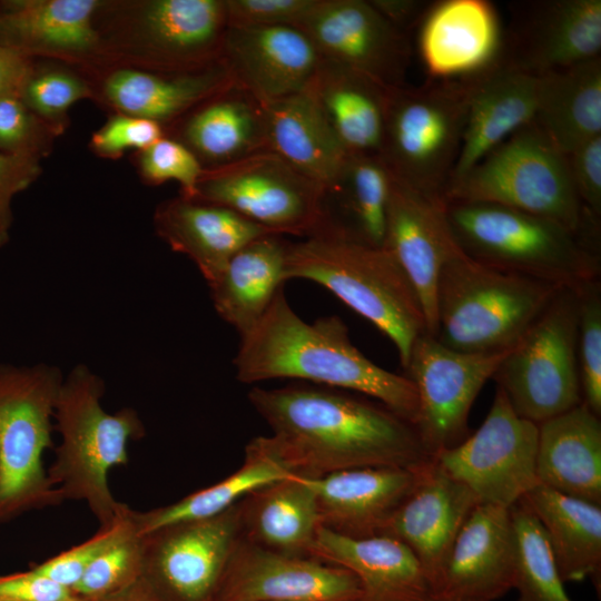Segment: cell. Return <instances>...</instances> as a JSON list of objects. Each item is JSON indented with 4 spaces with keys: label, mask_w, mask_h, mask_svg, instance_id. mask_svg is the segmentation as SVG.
Masks as SVG:
<instances>
[{
    "label": "cell",
    "mask_w": 601,
    "mask_h": 601,
    "mask_svg": "<svg viewBox=\"0 0 601 601\" xmlns=\"http://www.w3.org/2000/svg\"><path fill=\"white\" fill-rule=\"evenodd\" d=\"M536 449L538 424L518 415L496 386L481 426L433 459L463 483L479 503L510 509L539 485Z\"/></svg>",
    "instance_id": "cell-12"
},
{
    "label": "cell",
    "mask_w": 601,
    "mask_h": 601,
    "mask_svg": "<svg viewBox=\"0 0 601 601\" xmlns=\"http://www.w3.org/2000/svg\"><path fill=\"white\" fill-rule=\"evenodd\" d=\"M323 57L294 27H233L224 36L220 62L234 83L268 102L304 91Z\"/></svg>",
    "instance_id": "cell-20"
},
{
    "label": "cell",
    "mask_w": 601,
    "mask_h": 601,
    "mask_svg": "<svg viewBox=\"0 0 601 601\" xmlns=\"http://www.w3.org/2000/svg\"><path fill=\"white\" fill-rule=\"evenodd\" d=\"M96 0H13L0 3V45L23 52H83L98 41Z\"/></svg>",
    "instance_id": "cell-35"
},
{
    "label": "cell",
    "mask_w": 601,
    "mask_h": 601,
    "mask_svg": "<svg viewBox=\"0 0 601 601\" xmlns=\"http://www.w3.org/2000/svg\"><path fill=\"white\" fill-rule=\"evenodd\" d=\"M470 91V77L390 90L380 158L394 180L443 203L461 150Z\"/></svg>",
    "instance_id": "cell-8"
},
{
    "label": "cell",
    "mask_w": 601,
    "mask_h": 601,
    "mask_svg": "<svg viewBox=\"0 0 601 601\" xmlns=\"http://www.w3.org/2000/svg\"><path fill=\"white\" fill-rule=\"evenodd\" d=\"M142 578V542L135 531L100 554L71 591L81 601L107 600Z\"/></svg>",
    "instance_id": "cell-41"
},
{
    "label": "cell",
    "mask_w": 601,
    "mask_h": 601,
    "mask_svg": "<svg viewBox=\"0 0 601 601\" xmlns=\"http://www.w3.org/2000/svg\"><path fill=\"white\" fill-rule=\"evenodd\" d=\"M267 150L328 189L349 155L307 91L262 102Z\"/></svg>",
    "instance_id": "cell-31"
},
{
    "label": "cell",
    "mask_w": 601,
    "mask_h": 601,
    "mask_svg": "<svg viewBox=\"0 0 601 601\" xmlns=\"http://www.w3.org/2000/svg\"><path fill=\"white\" fill-rule=\"evenodd\" d=\"M243 538L264 549L308 556L318 529L315 491L295 474L258 487L242 500Z\"/></svg>",
    "instance_id": "cell-34"
},
{
    "label": "cell",
    "mask_w": 601,
    "mask_h": 601,
    "mask_svg": "<svg viewBox=\"0 0 601 601\" xmlns=\"http://www.w3.org/2000/svg\"><path fill=\"white\" fill-rule=\"evenodd\" d=\"M308 556L351 571L359 581L362 601H434L418 560L395 538H352L319 525Z\"/></svg>",
    "instance_id": "cell-25"
},
{
    "label": "cell",
    "mask_w": 601,
    "mask_h": 601,
    "mask_svg": "<svg viewBox=\"0 0 601 601\" xmlns=\"http://www.w3.org/2000/svg\"><path fill=\"white\" fill-rule=\"evenodd\" d=\"M71 589L33 570L0 577V601H78Z\"/></svg>",
    "instance_id": "cell-51"
},
{
    "label": "cell",
    "mask_w": 601,
    "mask_h": 601,
    "mask_svg": "<svg viewBox=\"0 0 601 601\" xmlns=\"http://www.w3.org/2000/svg\"><path fill=\"white\" fill-rule=\"evenodd\" d=\"M561 287L487 266L461 252L440 273L433 336L462 353L510 351Z\"/></svg>",
    "instance_id": "cell-6"
},
{
    "label": "cell",
    "mask_w": 601,
    "mask_h": 601,
    "mask_svg": "<svg viewBox=\"0 0 601 601\" xmlns=\"http://www.w3.org/2000/svg\"><path fill=\"white\" fill-rule=\"evenodd\" d=\"M444 213L479 263L571 288L600 278V244L555 220L490 203H444Z\"/></svg>",
    "instance_id": "cell-5"
},
{
    "label": "cell",
    "mask_w": 601,
    "mask_h": 601,
    "mask_svg": "<svg viewBox=\"0 0 601 601\" xmlns=\"http://www.w3.org/2000/svg\"><path fill=\"white\" fill-rule=\"evenodd\" d=\"M90 96L87 85L62 71H32L20 98L39 118L57 119L70 106Z\"/></svg>",
    "instance_id": "cell-45"
},
{
    "label": "cell",
    "mask_w": 601,
    "mask_h": 601,
    "mask_svg": "<svg viewBox=\"0 0 601 601\" xmlns=\"http://www.w3.org/2000/svg\"><path fill=\"white\" fill-rule=\"evenodd\" d=\"M516 541L510 510L477 503L433 588L434 601H495L513 590Z\"/></svg>",
    "instance_id": "cell-18"
},
{
    "label": "cell",
    "mask_w": 601,
    "mask_h": 601,
    "mask_svg": "<svg viewBox=\"0 0 601 601\" xmlns=\"http://www.w3.org/2000/svg\"><path fill=\"white\" fill-rule=\"evenodd\" d=\"M538 519L565 582L601 589V505L536 485L521 499Z\"/></svg>",
    "instance_id": "cell-33"
},
{
    "label": "cell",
    "mask_w": 601,
    "mask_h": 601,
    "mask_svg": "<svg viewBox=\"0 0 601 601\" xmlns=\"http://www.w3.org/2000/svg\"><path fill=\"white\" fill-rule=\"evenodd\" d=\"M383 247L414 288L425 316L426 332L433 336L440 273L462 252L450 229L444 204L393 179Z\"/></svg>",
    "instance_id": "cell-19"
},
{
    "label": "cell",
    "mask_w": 601,
    "mask_h": 601,
    "mask_svg": "<svg viewBox=\"0 0 601 601\" xmlns=\"http://www.w3.org/2000/svg\"><path fill=\"white\" fill-rule=\"evenodd\" d=\"M227 27L224 0L149 1L140 17L146 47L170 72L218 63Z\"/></svg>",
    "instance_id": "cell-26"
},
{
    "label": "cell",
    "mask_w": 601,
    "mask_h": 601,
    "mask_svg": "<svg viewBox=\"0 0 601 601\" xmlns=\"http://www.w3.org/2000/svg\"><path fill=\"white\" fill-rule=\"evenodd\" d=\"M285 277L322 285L370 321L393 342L403 368L416 338L427 333L418 297L394 257L327 216L303 240L288 244Z\"/></svg>",
    "instance_id": "cell-3"
},
{
    "label": "cell",
    "mask_w": 601,
    "mask_h": 601,
    "mask_svg": "<svg viewBox=\"0 0 601 601\" xmlns=\"http://www.w3.org/2000/svg\"><path fill=\"white\" fill-rule=\"evenodd\" d=\"M509 352L462 353L428 333L416 338L404 371L418 398L414 426L432 456L469 436L471 407Z\"/></svg>",
    "instance_id": "cell-14"
},
{
    "label": "cell",
    "mask_w": 601,
    "mask_h": 601,
    "mask_svg": "<svg viewBox=\"0 0 601 601\" xmlns=\"http://www.w3.org/2000/svg\"><path fill=\"white\" fill-rule=\"evenodd\" d=\"M48 147V127L20 97L0 98V151L40 158Z\"/></svg>",
    "instance_id": "cell-46"
},
{
    "label": "cell",
    "mask_w": 601,
    "mask_h": 601,
    "mask_svg": "<svg viewBox=\"0 0 601 601\" xmlns=\"http://www.w3.org/2000/svg\"><path fill=\"white\" fill-rule=\"evenodd\" d=\"M579 295L561 287L493 375L518 415L535 424L582 403Z\"/></svg>",
    "instance_id": "cell-10"
},
{
    "label": "cell",
    "mask_w": 601,
    "mask_h": 601,
    "mask_svg": "<svg viewBox=\"0 0 601 601\" xmlns=\"http://www.w3.org/2000/svg\"><path fill=\"white\" fill-rule=\"evenodd\" d=\"M190 111L177 140L193 151L204 169L267 150L262 102L236 83Z\"/></svg>",
    "instance_id": "cell-29"
},
{
    "label": "cell",
    "mask_w": 601,
    "mask_h": 601,
    "mask_svg": "<svg viewBox=\"0 0 601 601\" xmlns=\"http://www.w3.org/2000/svg\"><path fill=\"white\" fill-rule=\"evenodd\" d=\"M392 181L378 156H349L336 181L326 189V199H335L345 217L333 221L356 238L382 247Z\"/></svg>",
    "instance_id": "cell-39"
},
{
    "label": "cell",
    "mask_w": 601,
    "mask_h": 601,
    "mask_svg": "<svg viewBox=\"0 0 601 601\" xmlns=\"http://www.w3.org/2000/svg\"><path fill=\"white\" fill-rule=\"evenodd\" d=\"M326 189L264 150L204 169L195 200L223 206L277 235L306 237L325 219Z\"/></svg>",
    "instance_id": "cell-11"
},
{
    "label": "cell",
    "mask_w": 601,
    "mask_h": 601,
    "mask_svg": "<svg viewBox=\"0 0 601 601\" xmlns=\"http://www.w3.org/2000/svg\"><path fill=\"white\" fill-rule=\"evenodd\" d=\"M248 400L272 430L260 436L292 473L319 477L357 467L417 469L433 456L415 426L381 403L325 386L254 387Z\"/></svg>",
    "instance_id": "cell-1"
},
{
    "label": "cell",
    "mask_w": 601,
    "mask_h": 601,
    "mask_svg": "<svg viewBox=\"0 0 601 601\" xmlns=\"http://www.w3.org/2000/svg\"><path fill=\"white\" fill-rule=\"evenodd\" d=\"M509 510L516 541L513 589L518 591V601H573L564 589V581L535 515L522 500Z\"/></svg>",
    "instance_id": "cell-40"
},
{
    "label": "cell",
    "mask_w": 601,
    "mask_h": 601,
    "mask_svg": "<svg viewBox=\"0 0 601 601\" xmlns=\"http://www.w3.org/2000/svg\"><path fill=\"white\" fill-rule=\"evenodd\" d=\"M417 29V49L430 80L484 71L502 49L504 29L487 0L434 1Z\"/></svg>",
    "instance_id": "cell-21"
},
{
    "label": "cell",
    "mask_w": 601,
    "mask_h": 601,
    "mask_svg": "<svg viewBox=\"0 0 601 601\" xmlns=\"http://www.w3.org/2000/svg\"><path fill=\"white\" fill-rule=\"evenodd\" d=\"M509 7L497 63L543 77L600 57V0L518 1Z\"/></svg>",
    "instance_id": "cell-15"
},
{
    "label": "cell",
    "mask_w": 601,
    "mask_h": 601,
    "mask_svg": "<svg viewBox=\"0 0 601 601\" xmlns=\"http://www.w3.org/2000/svg\"><path fill=\"white\" fill-rule=\"evenodd\" d=\"M288 244L282 235L262 236L238 250L208 284L215 311L240 337L259 322L287 282Z\"/></svg>",
    "instance_id": "cell-32"
},
{
    "label": "cell",
    "mask_w": 601,
    "mask_h": 601,
    "mask_svg": "<svg viewBox=\"0 0 601 601\" xmlns=\"http://www.w3.org/2000/svg\"><path fill=\"white\" fill-rule=\"evenodd\" d=\"M40 175L39 158L0 151V247L9 239L12 198Z\"/></svg>",
    "instance_id": "cell-50"
},
{
    "label": "cell",
    "mask_w": 601,
    "mask_h": 601,
    "mask_svg": "<svg viewBox=\"0 0 601 601\" xmlns=\"http://www.w3.org/2000/svg\"><path fill=\"white\" fill-rule=\"evenodd\" d=\"M534 122L564 155L601 135V57L540 77Z\"/></svg>",
    "instance_id": "cell-37"
},
{
    "label": "cell",
    "mask_w": 601,
    "mask_h": 601,
    "mask_svg": "<svg viewBox=\"0 0 601 601\" xmlns=\"http://www.w3.org/2000/svg\"><path fill=\"white\" fill-rule=\"evenodd\" d=\"M155 224L158 235L173 250L189 257L207 284L244 246L275 234L231 209L184 197L164 203Z\"/></svg>",
    "instance_id": "cell-27"
},
{
    "label": "cell",
    "mask_w": 601,
    "mask_h": 601,
    "mask_svg": "<svg viewBox=\"0 0 601 601\" xmlns=\"http://www.w3.org/2000/svg\"><path fill=\"white\" fill-rule=\"evenodd\" d=\"M477 503L463 483L432 459L381 535L395 538L411 549L433 592L452 544Z\"/></svg>",
    "instance_id": "cell-22"
},
{
    "label": "cell",
    "mask_w": 601,
    "mask_h": 601,
    "mask_svg": "<svg viewBox=\"0 0 601 601\" xmlns=\"http://www.w3.org/2000/svg\"><path fill=\"white\" fill-rule=\"evenodd\" d=\"M423 466L357 467L308 477L319 524L352 538L381 535L414 489Z\"/></svg>",
    "instance_id": "cell-23"
},
{
    "label": "cell",
    "mask_w": 601,
    "mask_h": 601,
    "mask_svg": "<svg viewBox=\"0 0 601 601\" xmlns=\"http://www.w3.org/2000/svg\"><path fill=\"white\" fill-rule=\"evenodd\" d=\"M390 90L325 59L305 89L349 156L378 157Z\"/></svg>",
    "instance_id": "cell-30"
},
{
    "label": "cell",
    "mask_w": 601,
    "mask_h": 601,
    "mask_svg": "<svg viewBox=\"0 0 601 601\" xmlns=\"http://www.w3.org/2000/svg\"><path fill=\"white\" fill-rule=\"evenodd\" d=\"M162 138L159 122L118 115L110 118L91 138V147L102 157L115 158L128 149L144 150Z\"/></svg>",
    "instance_id": "cell-48"
},
{
    "label": "cell",
    "mask_w": 601,
    "mask_h": 601,
    "mask_svg": "<svg viewBox=\"0 0 601 601\" xmlns=\"http://www.w3.org/2000/svg\"><path fill=\"white\" fill-rule=\"evenodd\" d=\"M62 381L47 364L0 366V522L65 501L42 465Z\"/></svg>",
    "instance_id": "cell-9"
},
{
    "label": "cell",
    "mask_w": 601,
    "mask_h": 601,
    "mask_svg": "<svg viewBox=\"0 0 601 601\" xmlns=\"http://www.w3.org/2000/svg\"><path fill=\"white\" fill-rule=\"evenodd\" d=\"M374 8L396 29L408 36L417 28L432 2L418 0H370Z\"/></svg>",
    "instance_id": "cell-53"
},
{
    "label": "cell",
    "mask_w": 601,
    "mask_h": 601,
    "mask_svg": "<svg viewBox=\"0 0 601 601\" xmlns=\"http://www.w3.org/2000/svg\"><path fill=\"white\" fill-rule=\"evenodd\" d=\"M104 393L102 378L83 364L63 378L53 413L61 443L47 471L63 500L86 502L99 529L111 526L129 508L114 497L108 472L128 463V442L146 433L134 408L107 413L100 404Z\"/></svg>",
    "instance_id": "cell-4"
},
{
    "label": "cell",
    "mask_w": 601,
    "mask_h": 601,
    "mask_svg": "<svg viewBox=\"0 0 601 601\" xmlns=\"http://www.w3.org/2000/svg\"><path fill=\"white\" fill-rule=\"evenodd\" d=\"M295 475L264 445L262 437L245 447L244 462L224 480L194 492L181 500L146 512H132L136 531L147 534L161 526L215 516L238 503L250 492Z\"/></svg>",
    "instance_id": "cell-38"
},
{
    "label": "cell",
    "mask_w": 601,
    "mask_h": 601,
    "mask_svg": "<svg viewBox=\"0 0 601 601\" xmlns=\"http://www.w3.org/2000/svg\"><path fill=\"white\" fill-rule=\"evenodd\" d=\"M32 71L30 56L0 45V98L20 97Z\"/></svg>",
    "instance_id": "cell-52"
},
{
    "label": "cell",
    "mask_w": 601,
    "mask_h": 601,
    "mask_svg": "<svg viewBox=\"0 0 601 601\" xmlns=\"http://www.w3.org/2000/svg\"><path fill=\"white\" fill-rule=\"evenodd\" d=\"M78 601H81V600H78Z\"/></svg>",
    "instance_id": "cell-54"
},
{
    "label": "cell",
    "mask_w": 601,
    "mask_h": 601,
    "mask_svg": "<svg viewBox=\"0 0 601 601\" xmlns=\"http://www.w3.org/2000/svg\"><path fill=\"white\" fill-rule=\"evenodd\" d=\"M579 295L578 359L582 403L601 416V282L577 287Z\"/></svg>",
    "instance_id": "cell-42"
},
{
    "label": "cell",
    "mask_w": 601,
    "mask_h": 601,
    "mask_svg": "<svg viewBox=\"0 0 601 601\" xmlns=\"http://www.w3.org/2000/svg\"><path fill=\"white\" fill-rule=\"evenodd\" d=\"M231 83L219 61L205 69L167 75L121 69L107 79L105 92L125 115L160 124L185 115Z\"/></svg>",
    "instance_id": "cell-36"
},
{
    "label": "cell",
    "mask_w": 601,
    "mask_h": 601,
    "mask_svg": "<svg viewBox=\"0 0 601 601\" xmlns=\"http://www.w3.org/2000/svg\"><path fill=\"white\" fill-rule=\"evenodd\" d=\"M539 484L601 505V421L583 403L538 424Z\"/></svg>",
    "instance_id": "cell-28"
},
{
    "label": "cell",
    "mask_w": 601,
    "mask_h": 601,
    "mask_svg": "<svg viewBox=\"0 0 601 601\" xmlns=\"http://www.w3.org/2000/svg\"><path fill=\"white\" fill-rule=\"evenodd\" d=\"M214 601H362L348 570L311 556L238 543Z\"/></svg>",
    "instance_id": "cell-17"
},
{
    "label": "cell",
    "mask_w": 601,
    "mask_h": 601,
    "mask_svg": "<svg viewBox=\"0 0 601 601\" xmlns=\"http://www.w3.org/2000/svg\"><path fill=\"white\" fill-rule=\"evenodd\" d=\"M579 199L590 216L601 223V135L568 155Z\"/></svg>",
    "instance_id": "cell-49"
},
{
    "label": "cell",
    "mask_w": 601,
    "mask_h": 601,
    "mask_svg": "<svg viewBox=\"0 0 601 601\" xmlns=\"http://www.w3.org/2000/svg\"><path fill=\"white\" fill-rule=\"evenodd\" d=\"M140 536L142 578L165 601H214L243 539L242 500L215 516Z\"/></svg>",
    "instance_id": "cell-13"
},
{
    "label": "cell",
    "mask_w": 601,
    "mask_h": 601,
    "mask_svg": "<svg viewBox=\"0 0 601 601\" xmlns=\"http://www.w3.org/2000/svg\"><path fill=\"white\" fill-rule=\"evenodd\" d=\"M450 201L490 203L545 217L600 244V223L579 199L568 156L534 121L451 184L443 197Z\"/></svg>",
    "instance_id": "cell-7"
},
{
    "label": "cell",
    "mask_w": 601,
    "mask_h": 601,
    "mask_svg": "<svg viewBox=\"0 0 601 601\" xmlns=\"http://www.w3.org/2000/svg\"><path fill=\"white\" fill-rule=\"evenodd\" d=\"M140 173L151 184L177 181L181 197L194 199L204 167L193 151L177 139L161 138L141 150Z\"/></svg>",
    "instance_id": "cell-44"
},
{
    "label": "cell",
    "mask_w": 601,
    "mask_h": 601,
    "mask_svg": "<svg viewBox=\"0 0 601 601\" xmlns=\"http://www.w3.org/2000/svg\"><path fill=\"white\" fill-rule=\"evenodd\" d=\"M318 0H224L233 27L299 28Z\"/></svg>",
    "instance_id": "cell-47"
},
{
    "label": "cell",
    "mask_w": 601,
    "mask_h": 601,
    "mask_svg": "<svg viewBox=\"0 0 601 601\" xmlns=\"http://www.w3.org/2000/svg\"><path fill=\"white\" fill-rule=\"evenodd\" d=\"M132 512L134 510L128 508L111 526L99 529L89 540L46 560L31 570L72 589L100 554L136 531Z\"/></svg>",
    "instance_id": "cell-43"
},
{
    "label": "cell",
    "mask_w": 601,
    "mask_h": 601,
    "mask_svg": "<svg viewBox=\"0 0 601 601\" xmlns=\"http://www.w3.org/2000/svg\"><path fill=\"white\" fill-rule=\"evenodd\" d=\"M323 59L386 89L405 86L412 57L407 35L366 0H318L299 26Z\"/></svg>",
    "instance_id": "cell-16"
},
{
    "label": "cell",
    "mask_w": 601,
    "mask_h": 601,
    "mask_svg": "<svg viewBox=\"0 0 601 601\" xmlns=\"http://www.w3.org/2000/svg\"><path fill=\"white\" fill-rule=\"evenodd\" d=\"M234 365L242 383L303 380L373 397L413 425L417 417V393L408 377L368 359L352 343L338 316L313 323L302 319L288 304L284 287L240 337Z\"/></svg>",
    "instance_id": "cell-2"
},
{
    "label": "cell",
    "mask_w": 601,
    "mask_h": 601,
    "mask_svg": "<svg viewBox=\"0 0 601 601\" xmlns=\"http://www.w3.org/2000/svg\"><path fill=\"white\" fill-rule=\"evenodd\" d=\"M469 77L471 91L464 134L449 186L513 132L534 121L539 106L540 77L497 62Z\"/></svg>",
    "instance_id": "cell-24"
}]
</instances>
